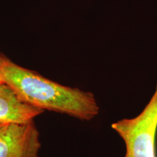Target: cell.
Here are the masks:
<instances>
[{"mask_svg": "<svg viewBox=\"0 0 157 157\" xmlns=\"http://www.w3.org/2000/svg\"><path fill=\"white\" fill-rule=\"evenodd\" d=\"M0 69L4 83L14 90L21 100L32 106L85 121L91 120L99 113L100 108L92 93L51 81L2 55Z\"/></svg>", "mask_w": 157, "mask_h": 157, "instance_id": "1", "label": "cell"}, {"mask_svg": "<svg viewBox=\"0 0 157 157\" xmlns=\"http://www.w3.org/2000/svg\"><path fill=\"white\" fill-rule=\"evenodd\" d=\"M111 128L125 143L124 157H157V85L140 114L116 121L111 124Z\"/></svg>", "mask_w": 157, "mask_h": 157, "instance_id": "2", "label": "cell"}, {"mask_svg": "<svg viewBox=\"0 0 157 157\" xmlns=\"http://www.w3.org/2000/svg\"><path fill=\"white\" fill-rule=\"evenodd\" d=\"M40 147L34 120L0 127V157H38Z\"/></svg>", "mask_w": 157, "mask_h": 157, "instance_id": "3", "label": "cell"}, {"mask_svg": "<svg viewBox=\"0 0 157 157\" xmlns=\"http://www.w3.org/2000/svg\"><path fill=\"white\" fill-rule=\"evenodd\" d=\"M42 110L21 100L15 91L5 83L0 84V123L24 124L33 121Z\"/></svg>", "mask_w": 157, "mask_h": 157, "instance_id": "4", "label": "cell"}, {"mask_svg": "<svg viewBox=\"0 0 157 157\" xmlns=\"http://www.w3.org/2000/svg\"><path fill=\"white\" fill-rule=\"evenodd\" d=\"M3 83H4V81L2 78V74L1 69H0V84H3Z\"/></svg>", "mask_w": 157, "mask_h": 157, "instance_id": "5", "label": "cell"}, {"mask_svg": "<svg viewBox=\"0 0 157 157\" xmlns=\"http://www.w3.org/2000/svg\"><path fill=\"white\" fill-rule=\"evenodd\" d=\"M3 125H5V124H1V123H0V127H2Z\"/></svg>", "mask_w": 157, "mask_h": 157, "instance_id": "6", "label": "cell"}]
</instances>
